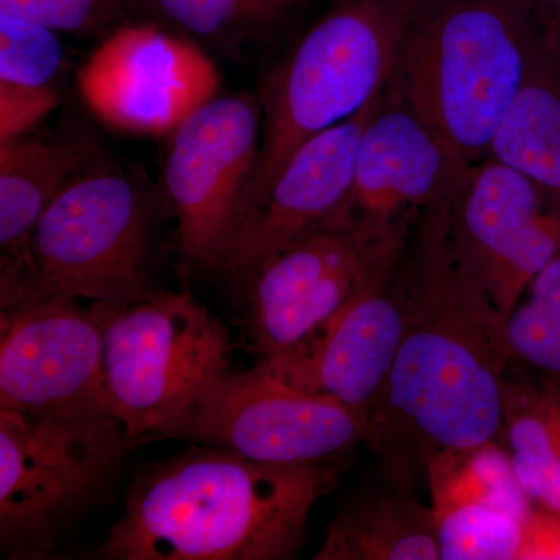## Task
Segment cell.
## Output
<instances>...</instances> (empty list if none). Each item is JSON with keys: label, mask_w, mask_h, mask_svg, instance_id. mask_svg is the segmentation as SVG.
Masks as SVG:
<instances>
[{"label": "cell", "mask_w": 560, "mask_h": 560, "mask_svg": "<svg viewBox=\"0 0 560 560\" xmlns=\"http://www.w3.org/2000/svg\"><path fill=\"white\" fill-rule=\"evenodd\" d=\"M448 213H423L412 235L404 335L364 441L383 480L411 490L441 452L501 442L517 361L506 319L452 256Z\"/></svg>", "instance_id": "6da1fadb"}, {"label": "cell", "mask_w": 560, "mask_h": 560, "mask_svg": "<svg viewBox=\"0 0 560 560\" xmlns=\"http://www.w3.org/2000/svg\"><path fill=\"white\" fill-rule=\"evenodd\" d=\"M337 480L334 460L270 464L197 445L135 478L106 560H287Z\"/></svg>", "instance_id": "7a4b0ae2"}, {"label": "cell", "mask_w": 560, "mask_h": 560, "mask_svg": "<svg viewBox=\"0 0 560 560\" xmlns=\"http://www.w3.org/2000/svg\"><path fill=\"white\" fill-rule=\"evenodd\" d=\"M541 35L523 0H418L388 90L480 164L521 91Z\"/></svg>", "instance_id": "3957f363"}, {"label": "cell", "mask_w": 560, "mask_h": 560, "mask_svg": "<svg viewBox=\"0 0 560 560\" xmlns=\"http://www.w3.org/2000/svg\"><path fill=\"white\" fill-rule=\"evenodd\" d=\"M416 2L331 0L268 70L257 94L259 162L238 217L268 189L294 151L352 119L388 86Z\"/></svg>", "instance_id": "277c9868"}, {"label": "cell", "mask_w": 560, "mask_h": 560, "mask_svg": "<svg viewBox=\"0 0 560 560\" xmlns=\"http://www.w3.org/2000/svg\"><path fill=\"white\" fill-rule=\"evenodd\" d=\"M105 407L0 408V551L50 559L109 495L131 448Z\"/></svg>", "instance_id": "5b68a950"}, {"label": "cell", "mask_w": 560, "mask_h": 560, "mask_svg": "<svg viewBox=\"0 0 560 560\" xmlns=\"http://www.w3.org/2000/svg\"><path fill=\"white\" fill-rule=\"evenodd\" d=\"M90 312L102 330L103 400L131 444L171 438L201 394L230 371L226 327L189 293L92 302Z\"/></svg>", "instance_id": "8992f818"}, {"label": "cell", "mask_w": 560, "mask_h": 560, "mask_svg": "<svg viewBox=\"0 0 560 560\" xmlns=\"http://www.w3.org/2000/svg\"><path fill=\"white\" fill-rule=\"evenodd\" d=\"M419 221H349L312 232L261 261L245 285L250 341L264 359L305 345L399 267Z\"/></svg>", "instance_id": "52a82bcc"}, {"label": "cell", "mask_w": 560, "mask_h": 560, "mask_svg": "<svg viewBox=\"0 0 560 560\" xmlns=\"http://www.w3.org/2000/svg\"><path fill=\"white\" fill-rule=\"evenodd\" d=\"M151 209L119 172H83L40 217L32 237L39 287L73 300L125 304L156 291L149 275Z\"/></svg>", "instance_id": "ba28073f"}, {"label": "cell", "mask_w": 560, "mask_h": 560, "mask_svg": "<svg viewBox=\"0 0 560 560\" xmlns=\"http://www.w3.org/2000/svg\"><path fill=\"white\" fill-rule=\"evenodd\" d=\"M368 418L259 368L221 375L173 430L175 440L270 464L327 463L364 444Z\"/></svg>", "instance_id": "9c48e42d"}, {"label": "cell", "mask_w": 560, "mask_h": 560, "mask_svg": "<svg viewBox=\"0 0 560 560\" xmlns=\"http://www.w3.org/2000/svg\"><path fill=\"white\" fill-rule=\"evenodd\" d=\"M261 145L259 97L217 95L171 135L164 187L176 220L180 256L219 267L248 197Z\"/></svg>", "instance_id": "30bf717a"}, {"label": "cell", "mask_w": 560, "mask_h": 560, "mask_svg": "<svg viewBox=\"0 0 560 560\" xmlns=\"http://www.w3.org/2000/svg\"><path fill=\"white\" fill-rule=\"evenodd\" d=\"M220 72L197 40L153 21H130L103 36L79 70L84 105L131 135H172L219 95Z\"/></svg>", "instance_id": "8fae6325"}, {"label": "cell", "mask_w": 560, "mask_h": 560, "mask_svg": "<svg viewBox=\"0 0 560 560\" xmlns=\"http://www.w3.org/2000/svg\"><path fill=\"white\" fill-rule=\"evenodd\" d=\"M448 246L504 319L560 246V209L525 175L486 158L448 213Z\"/></svg>", "instance_id": "7c38bea8"}, {"label": "cell", "mask_w": 560, "mask_h": 560, "mask_svg": "<svg viewBox=\"0 0 560 560\" xmlns=\"http://www.w3.org/2000/svg\"><path fill=\"white\" fill-rule=\"evenodd\" d=\"M378 95L352 119L319 132L294 151L268 189L243 210L217 267L235 285L245 289L261 261L291 243L348 223L361 132Z\"/></svg>", "instance_id": "4fadbf2b"}, {"label": "cell", "mask_w": 560, "mask_h": 560, "mask_svg": "<svg viewBox=\"0 0 560 560\" xmlns=\"http://www.w3.org/2000/svg\"><path fill=\"white\" fill-rule=\"evenodd\" d=\"M77 301L40 289L0 307V408L105 407L101 326Z\"/></svg>", "instance_id": "5bb4252c"}, {"label": "cell", "mask_w": 560, "mask_h": 560, "mask_svg": "<svg viewBox=\"0 0 560 560\" xmlns=\"http://www.w3.org/2000/svg\"><path fill=\"white\" fill-rule=\"evenodd\" d=\"M470 171L447 139L386 86L361 132L346 221L401 223L448 212Z\"/></svg>", "instance_id": "9a60e30c"}, {"label": "cell", "mask_w": 560, "mask_h": 560, "mask_svg": "<svg viewBox=\"0 0 560 560\" xmlns=\"http://www.w3.org/2000/svg\"><path fill=\"white\" fill-rule=\"evenodd\" d=\"M408 282L407 253L388 278L350 302L305 345L257 368L294 388L341 401L370 423L404 335Z\"/></svg>", "instance_id": "2e32d148"}, {"label": "cell", "mask_w": 560, "mask_h": 560, "mask_svg": "<svg viewBox=\"0 0 560 560\" xmlns=\"http://www.w3.org/2000/svg\"><path fill=\"white\" fill-rule=\"evenodd\" d=\"M441 560H517L534 504L500 441L451 448L427 467Z\"/></svg>", "instance_id": "e0dca14e"}, {"label": "cell", "mask_w": 560, "mask_h": 560, "mask_svg": "<svg viewBox=\"0 0 560 560\" xmlns=\"http://www.w3.org/2000/svg\"><path fill=\"white\" fill-rule=\"evenodd\" d=\"M97 156L94 143L83 139L0 143V307L40 290L33 231L62 187Z\"/></svg>", "instance_id": "ac0fdd59"}, {"label": "cell", "mask_w": 560, "mask_h": 560, "mask_svg": "<svg viewBox=\"0 0 560 560\" xmlns=\"http://www.w3.org/2000/svg\"><path fill=\"white\" fill-rule=\"evenodd\" d=\"M315 560H440L431 506L382 480L342 503Z\"/></svg>", "instance_id": "d6986e66"}, {"label": "cell", "mask_w": 560, "mask_h": 560, "mask_svg": "<svg viewBox=\"0 0 560 560\" xmlns=\"http://www.w3.org/2000/svg\"><path fill=\"white\" fill-rule=\"evenodd\" d=\"M486 158L525 175L560 209V66L544 35Z\"/></svg>", "instance_id": "ffe728a7"}, {"label": "cell", "mask_w": 560, "mask_h": 560, "mask_svg": "<svg viewBox=\"0 0 560 560\" xmlns=\"http://www.w3.org/2000/svg\"><path fill=\"white\" fill-rule=\"evenodd\" d=\"M501 442L530 503L560 514V381L512 364L504 386Z\"/></svg>", "instance_id": "44dd1931"}, {"label": "cell", "mask_w": 560, "mask_h": 560, "mask_svg": "<svg viewBox=\"0 0 560 560\" xmlns=\"http://www.w3.org/2000/svg\"><path fill=\"white\" fill-rule=\"evenodd\" d=\"M308 0H132L135 14L217 49L245 51L287 31Z\"/></svg>", "instance_id": "7402d4cb"}, {"label": "cell", "mask_w": 560, "mask_h": 560, "mask_svg": "<svg viewBox=\"0 0 560 560\" xmlns=\"http://www.w3.org/2000/svg\"><path fill=\"white\" fill-rule=\"evenodd\" d=\"M525 294L506 319L512 352L522 366L560 381V246Z\"/></svg>", "instance_id": "603a6c76"}, {"label": "cell", "mask_w": 560, "mask_h": 560, "mask_svg": "<svg viewBox=\"0 0 560 560\" xmlns=\"http://www.w3.org/2000/svg\"><path fill=\"white\" fill-rule=\"evenodd\" d=\"M57 33L40 22L0 11V80L49 86L62 62Z\"/></svg>", "instance_id": "cb8c5ba5"}, {"label": "cell", "mask_w": 560, "mask_h": 560, "mask_svg": "<svg viewBox=\"0 0 560 560\" xmlns=\"http://www.w3.org/2000/svg\"><path fill=\"white\" fill-rule=\"evenodd\" d=\"M0 11L79 36H106L136 18L132 0H0Z\"/></svg>", "instance_id": "d4e9b609"}, {"label": "cell", "mask_w": 560, "mask_h": 560, "mask_svg": "<svg viewBox=\"0 0 560 560\" xmlns=\"http://www.w3.org/2000/svg\"><path fill=\"white\" fill-rule=\"evenodd\" d=\"M60 105L54 88L0 80V143L21 139Z\"/></svg>", "instance_id": "484cf974"}, {"label": "cell", "mask_w": 560, "mask_h": 560, "mask_svg": "<svg viewBox=\"0 0 560 560\" xmlns=\"http://www.w3.org/2000/svg\"><path fill=\"white\" fill-rule=\"evenodd\" d=\"M517 560H560V514L534 506L523 523Z\"/></svg>", "instance_id": "4316f807"}, {"label": "cell", "mask_w": 560, "mask_h": 560, "mask_svg": "<svg viewBox=\"0 0 560 560\" xmlns=\"http://www.w3.org/2000/svg\"><path fill=\"white\" fill-rule=\"evenodd\" d=\"M540 20L541 35H544L548 49L555 55L560 66V13L548 14V16L540 18Z\"/></svg>", "instance_id": "83f0119b"}, {"label": "cell", "mask_w": 560, "mask_h": 560, "mask_svg": "<svg viewBox=\"0 0 560 560\" xmlns=\"http://www.w3.org/2000/svg\"><path fill=\"white\" fill-rule=\"evenodd\" d=\"M523 2L528 3L540 18L560 13V0H523Z\"/></svg>", "instance_id": "f1b7e54d"}]
</instances>
